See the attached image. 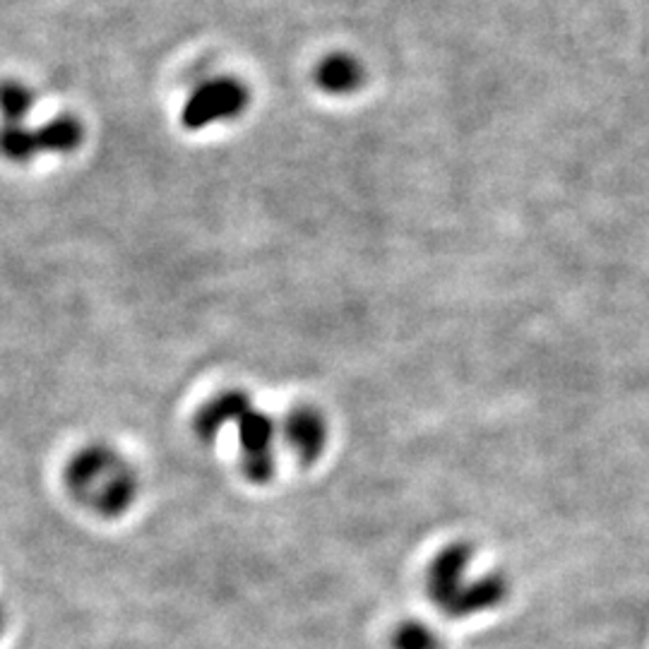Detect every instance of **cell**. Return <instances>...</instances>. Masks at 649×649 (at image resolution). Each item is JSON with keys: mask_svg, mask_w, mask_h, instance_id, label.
I'll return each mask as SVG.
<instances>
[{"mask_svg": "<svg viewBox=\"0 0 649 649\" xmlns=\"http://www.w3.org/2000/svg\"><path fill=\"white\" fill-rule=\"evenodd\" d=\"M472 543L454 541L440 551L426 570V594L438 612L450 618H470L491 612L508 600V580L498 573L470 578Z\"/></svg>", "mask_w": 649, "mask_h": 649, "instance_id": "1", "label": "cell"}, {"mask_svg": "<svg viewBox=\"0 0 649 649\" xmlns=\"http://www.w3.org/2000/svg\"><path fill=\"white\" fill-rule=\"evenodd\" d=\"M70 496L101 517H121L138 498V476L109 446H87L65 466Z\"/></svg>", "mask_w": 649, "mask_h": 649, "instance_id": "2", "label": "cell"}, {"mask_svg": "<svg viewBox=\"0 0 649 649\" xmlns=\"http://www.w3.org/2000/svg\"><path fill=\"white\" fill-rule=\"evenodd\" d=\"M239 436V466L251 484H267L277 474L275 440L279 424L272 414L251 405L231 426Z\"/></svg>", "mask_w": 649, "mask_h": 649, "instance_id": "3", "label": "cell"}, {"mask_svg": "<svg viewBox=\"0 0 649 649\" xmlns=\"http://www.w3.org/2000/svg\"><path fill=\"white\" fill-rule=\"evenodd\" d=\"M249 87L237 77H215L193 89L180 111V123L188 130H205L215 123L239 119L249 109Z\"/></svg>", "mask_w": 649, "mask_h": 649, "instance_id": "4", "label": "cell"}, {"mask_svg": "<svg viewBox=\"0 0 649 649\" xmlns=\"http://www.w3.org/2000/svg\"><path fill=\"white\" fill-rule=\"evenodd\" d=\"M284 443L301 464H314L328 446V421L316 407H296L279 426Z\"/></svg>", "mask_w": 649, "mask_h": 649, "instance_id": "5", "label": "cell"}, {"mask_svg": "<svg viewBox=\"0 0 649 649\" xmlns=\"http://www.w3.org/2000/svg\"><path fill=\"white\" fill-rule=\"evenodd\" d=\"M253 405V399L243 389H224V393L215 395L202 409L195 414V436H198L202 443H215V440L222 436L227 428H231L241 419V414Z\"/></svg>", "mask_w": 649, "mask_h": 649, "instance_id": "6", "label": "cell"}, {"mask_svg": "<svg viewBox=\"0 0 649 649\" xmlns=\"http://www.w3.org/2000/svg\"><path fill=\"white\" fill-rule=\"evenodd\" d=\"M366 80V70L363 65L349 54H332L322 58L316 70V82L322 92L344 97L352 95Z\"/></svg>", "mask_w": 649, "mask_h": 649, "instance_id": "7", "label": "cell"}, {"mask_svg": "<svg viewBox=\"0 0 649 649\" xmlns=\"http://www.w3.org/2000/svg\"><path fill=\"white\" fill-rule=\"evenodd\" d=\"M34 133H36L38 152H48V154H70L80 147L85 140L82 123L70 113L56 116V119H51L48 123L34 130Z\"/></svg>", "mask_w": 649, "mask_h": 649, "instance_id": "8", "label": "cell"}, {"mask_svg": "<svg viewBox=\"0 0 649 649\" xmlns=\"http://www.w3.org/2000/svg\"><path fill=\"white\" fill-rule=\"evenodd\" d=\"M0 154L8 162L30 164L38 152L36 133L24 123H3L0 125Z\"/></svg>", "mask_w": 649, "mask_h": 649, "instance_id": "9", "label": "cell"}, {"mask_svg": "<svg viewBox=\"0 0 649 649\" xmlns=\"http://www.w3.org/2000/svg\"><path fill=\"white\" fill-rule=\"evenodd\" d=\"M34 107V92L18 80L0 82V116L3 123H24Z\"/></svg>", "mask_w": 649, "mask_h": 649, "instance_id": "10", "label": "cell"}, {"mask_svg": "<svg viewBox=\"0 0 649 649\" xmlns=\"http://www.w3.org/2000/svg\"><path fill=\"white\" fill-rule=\"evenodd\" d=\"M393 649H443V642L426 623L405 620L393 632Z\"/></svg>", "mask_w": 649, "mask_h": 649, "instance_id": "11", "label": "cell"}, {"mask_svg": "<svg viewBox=\"0 0 649 649\" xmlns=\"http://www.w3.org/2000/svg\"><path fill=\"white\" fill-rule=\"evenodd\" d=\"M3 628H6V612L0 608V632H3Z\"/></svg>", "mask_w": 649, "mask_h": 649, "instance_id": "12", "label": "cell"}]
</instances>
